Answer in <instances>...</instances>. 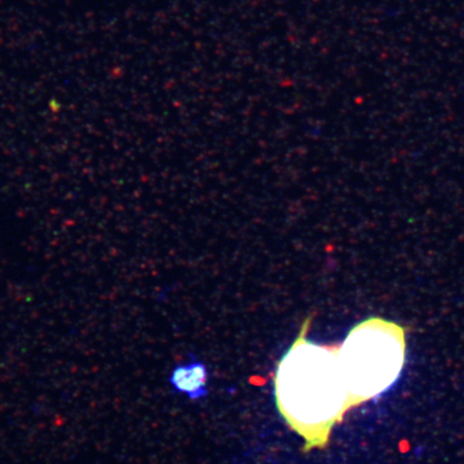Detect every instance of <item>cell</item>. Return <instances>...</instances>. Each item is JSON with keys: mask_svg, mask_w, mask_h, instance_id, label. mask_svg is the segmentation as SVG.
<instances>
[{"mask_svg": "<svg viewBox=\"0 0 464 464\" xmlns=\"http://www.w3.org/2000/svg\"><path fill=\"white\" fill-rule=\"evenodd\" d=\"M307 319L277 364L275 401L283 420L304 440V451L328 445L335 424L353 409L337 347L307 340Z\"/></svg>", "mask_w": 464, "mask_h": 464, "instance_id": "1", "label": "cell"}, {"mask_svg": "<svg viewBox=\"0 0 464 464\" xmlns=\"http://www.w3.org/2000/svg\"><path fill=\"white\" fill-rule=\"evenodd\" d=\"M353 408L389 391L405 364V331L398 324L372 317L351 329L337 347Z\"/></svg>", "mask_w": 464, "mask_h": 464, "instance_id": "2", "label": "cell"}, {"mask_svg": "<svg viewBox=\"0 0 464 464\" xmlns=\"http://www.w3.org/2000/svg\"><path fill=\"white\" fill-rule=\"evenodd\" d=\"M207 380L206 365L194 362L174 369L170 383L179 392L186 393L192 400H198L207 396Z\"/></svg>", "mask_w": 464, "mask_h": 464, "instance_id": "3", "label": "cell"}]
</instances>
